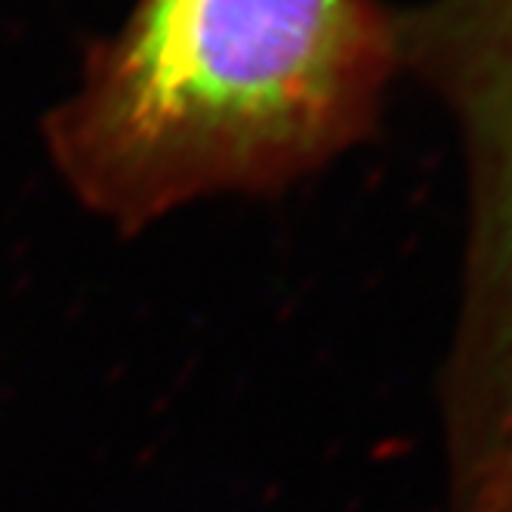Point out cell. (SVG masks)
Masks as SVG:
<instances>
[{
    "mask_svg": "<svg viewBox=\"0 0 512 512\" xmlns=\"http://www.w3.org/2000/svg\"><path fill=\"white\" fill-rule=\"evenodd\" d=\"M398 62L448 93L469 136L475 226L451 374V454L466 512H512V0H438L395 19Z\"/></svg>",
    "mask_w": 512,
    "mask_h": 512,
    "instance_id": "2",
    "label": "cell"
},
{
    "mask_svg": "<svg viewBox=\"0 0 512 512\" xmlns=\"http://www.w3.org/2000/svg\"><path fill=\"white\" fill-rule=\"evenodd\" d=\"M395 62L374 0H136L44 118V145L68 192L133 235L334 161L374 127Z\"/></svg>",
    "mask_w": 512,
    "mask_h": 512,
    "instance_id": "1",
    "label": "cell"
}]
</instances>
